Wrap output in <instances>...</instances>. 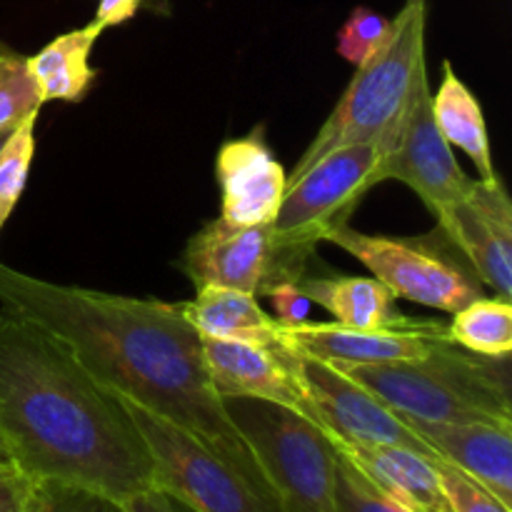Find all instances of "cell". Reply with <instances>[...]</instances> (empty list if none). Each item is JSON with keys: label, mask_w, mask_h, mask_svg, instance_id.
I'll list each match as a JSON object with an SVG mask.
<instances>
[{"label": "cell", "mask_w": 512, "mask_h": 512, "mask_svg": "<svg viewBox=\"0 0 512 512\" xmlns=\"http://www.w3.org/2000/svg\"><path fill=\"white\" fill-rule=\"evenodd\" d=\"M330 443L380 495L393 500L398 508L405 512H450L435 468L440 460H430L395 445H353L335 438H330Z\"/></svg>", "instance_id": "17"}, {"label": "cell", "mask_w": 512, "mask_h": 512, "mask_svg": "<svg viewBox=\"0 0 512 512\" xmlns=\"http://www.w3.org/2000/svg\"><path fill=\"white\" fill-rule=\"evenodd\" d=\"M383 145H348L315 160L305 173L288 180L280 208L268 223V270L263 288L278 280H303L315 248L325 235L350 223V215L370 188L378 185L375 168Z\"/></svg>", "instance_id": "4"}, {"label": "cell", "mask_w": 512, "mask_h": 512, "mask_svg": "<svg viewBox=\"0 0 512 512\" xmlns=\"http://www.w3.org/2000/svg\"><path fill=\"white\" fill-rule=\"evenodd\" d=\"M35 123L38 115H30L15 125L0 148V230L13 215L28 183V170L35 155Z\"/></svg>", "instance_id": "23"}, {"label": "cell", "mask_w": 512, "mask_h": 512, "mask_svg": "<svg viewBox=\"0 0 512 512\" xmlns=\"http://www.w3.org/2000/svg\"><path fill=\"white\" fill-rule=\"evenodd\" d=\"M425 0H408L395 18H390L388 38L378 50L355 68L343 98L328 115L305 153L295 163L288 180L298 178L315 160L338 148L375 143L403 113L415 75L425 65Z\"/></svg>", "instance_id": "5"}, {"label": "cell", "mask_w": 512, "mask_h": 512, "mask_svg": "<svg viewBox=\"0 0 512 512\" xmlns=\"http://www.w3.org/2000/svg\"><path fill=\"white\" fill-rule=\"evenodd\" d=\"M435 468H438L440 488H443L450 512H512L493 493H488L483 485H478L473 478L460 473L458 468H453L445 460L435 463Z\"/></svg>", "instance_id": "28"}, {"label": "cell", "mask_w": 512, "mask_h": 512, "mask_svg": "<svg viewBox=\"0 0 512 512\" xmlns=\"http://www.w3.org/2000/svg\"><path fill=\"white\" fill-rule=\"evenodd\" d=\"M203 355L210 380L220 398H258L283 405L308 418L325 430L318 410L305 398L303 388L290 373L283 350L258 348V345L235 343V340L205 338ZM328 433V430H325Z\"/></svg>", "instance_id": "14"}, {"label": "cell", "mask_w": 512, "mask_h": 512, "mask_svg": "<svg viewBox=\"0 0 512 512\" xmlns=\"http://www.w3.org/2000/svg\"><path fill=\"white\" fill-rule=\"evenodd\" d=\"M123 508L125 512H195L183 500L173 498V495L160 488H150L133 495V498L125 500Z\"/></svg>", "instance_id": "32"}, {"label": "cell", "mask_w": 512, "mask_h": 512, "mask_svg": "<svg viewBox=\"0 0 512 512\" xmlns=\"http://www.w3.org/2000/svg\"><path fill=\"white\" fill-rule=\"evenodd\" d=\"M448 335L455 345L485 358L508 360L512 353V305L503 298H478L453 313Z\"/></svg>", "instance_id": "22"}, {"label": "cell", "mask_w": 512, "mask_h": 512, "mask_svg": "<svg viewBox=\"0 0 512 512\" xmlns=\"http://www.w3.org/2000/svg\"><path fill=\"white\" fill-rule=\"evenodd\" d=\"M440 343H453V340L448 335V325L433 320H415L413 325L403 328H348V325L308 320L295 328H285V348L330 365L405 363V360L425 358Z\"/></svg>", "instance_id": "12"}, {"label": "cell", "mask_w": 512, "mask_h": 512, "mask_svg": "<svg viewBox=\"0 0 512 512\" xmlns=\"http://www.w3.org/2000/svg\"><path fill=\"white\" fill-rule=\"evenodd\" d=\"M263 295L273 303V318L280 325H285V328H295V325H303L310 320L308 315L313 303H310V298L305 295L303 285L298 280H278V283H270L263 290Z\"/></svg>", "instance_id": "29"}, {"label": "cell", "mask_w": 512, "mask_h": 512, "mask_svg": "<svg viewBox=\"0 0 512 512\" xmlns=\"http://www.w3.org/2000/svg\"><path fill=\"white\" fill-rule=\"evenodd\" d=\"M380 145L383 158L375 168V180L405 183L433 215L463 198L473 183L453 155V145L435 125L428 63L415 75L403 113L380 138Z\"/></svg>", "instance_id": "8"}, {"label": "cell", "mask_w": 512, "mask_h": 512, "mask_svg": "<svg viewBox=\"0 0 512 512\" xmlns=\"http://www.w3.org/2000/svg\"><path fill=\"white\" fill-rule=\"evenodd\" d=\"M223 405L283 512H338L335 448L325 430L268 400L223 398Z\"/></svg>", "instance_id": "6"}, {"label": "cell", "mask_w": 512, "mask_h": 512, "mask_svg": "<svg viewBox=\"0 0 512 512\" xmlns=\"http://www.w3.org/2000/svg\"><path fill=\"white\" fill-rule=\"evenodd\" d=\"M445 463L458 468L512 510V425L433 423L403 418Z\"/></svg>", "instance_id": "16"}, {"label": "cell", "mask_w": 512, "mask_h": 512, "mask_svg": "<svg viewBox=\"0 0 512 512\" xmlns=\"http://www.w3.org/2000/svg\"><path fill=\"white\" fill-rule=\"evenodd\" d=\"M0 463L125 503L155 488L123 403L38 320L0 305Z\"/></svg>", "instance_id": "2"}, {"label": "cell", "mask_w": 512, "mask_h": 512, "mask_svg": "<svg viewBox=\"0 0 512 512\" xmlns=\"http://www.w3.org/2000/svg\"><path fill=\"white\" fill-rule=\"evenodd\" d=\"M290 373L313 403L330 438L353 445H395L430 460H443L398 413L335 365L283 348Z\"/></svg>", "instance_id": "10"}, {"label": "cell", "mask_w": 512, "mask_h": 512, "mask_svg": "<svg viewBox=\"0 0 512 512\" xmlns=\"http://www.w3.org/2000/svg\"><path fill=\"white\" fill-rule=\"evenodd\" d=\"M390 18L370 8H355L338 33V53L355 68L363 65L388 38Z\"/></svg>", "instance_id": "26"}, {"label": "cell", "mask_w": 512, "mask_h": 512, "mask_svg": "<svg viewBox=\"0 0 512 512\" xmlns=\"http://www.w3.org/2000/svg\"><path fill=\"white\" fill-rule=\"evenodd\" d=\"M325 243L338 245L360 260L373 273V278L393 293V298L413 300L425 308L443 310L450 315L483 298L480 280L433 250V245L425 240L365 235L348 223L330 230Z\"/></svg>", "instance_id": "9"}, {"label": "cell", "mask_w": 512, "mask_h": 512, "mask_svg": "<svg viewBox=\"0 0 512 512\" xmlns=\"http://www.w3.org/2000/svg\"><path fill=\"white\" fill-rule=\"evenodd\" d=\"M0 305L58 333L105 388L188 430L280 505L210 380L203 335L185 318L183 303L50 283L0 265Z\"/></svg>", "instance_id": "1"}, {"label": "cell", "mask_w": 512, "mask_h": 512, "mask_svg": "<svg viewBox=\"0 0 512 512\" xmlns=\"http://www.w3.org/2000/svg\"><path fill=\"white\" fill-rule=\"evenodd\" d=\"M25 512H125L123 503L73 485L33 480Z\"/></svg>", "instance_id": "25"}, {"label": "cell", "mask_w": 512, "mask_h": 512, "mask_svg": "<svg viewBox=\"0 0 512 512\" xmlns=\"http://www.w3.org/2000/svg\"><path fill=\"white\" fill-rule=\"evenodd\" d=\"M438 225L450 243L468 258L480 285L495 298L512 295V205L498 175L473 180L468 193L440 210Z\"/></svg>", "instance_id": "11"}, {"label": "cell", "mask_w": 512, "mask_h": 512, "mask_svg": "<svg viewBox=\"0 0 512 512\" xmlns=\"http://www.w3.org/2000/svg\"><path fill=\"white\" fill-rule=\"evenodd\" d=\"M185 318L205 338L235 340L268 350L285 348V328L265 313L255 295L228 288H203L183 303Z\"/></svg>", "instance_id": "18"}, {"label": "cell", "mask_w": 512, "mask_h": 512, "mask_svg": "<svg viewBox=\"0 0 512 512\" xmlns=\"http://www.w3.org/2000/svg\"><path fill=\"white\" fill-rule=\"evenodd\" d=\"M43 108L28 58L0 48V133L13 130Z\"/></svg>", "instance_id": "24"}, {"label": "cell", "mask_w": 512, "mask_h": 512, "mask_svg": "<svg viewBox=\"0 0 512 512\" xmlns=\"http://www.w3.org/2000/svg\"><path fill=\"white\" fill-rule=\"evenodd\" d=\"M335 368L383 400L400 418L512 425L508 360L485 358L455 343H440L420 360L340 363Z\"/></svg>", "instance_id": "3"}, {"label": "cell", "mask_w": 512, "mask_h": 512, "mask_svg": "<svg viewBox=\"0 0 512 512\" xmlns=\"http://www.w3.org/2000/svg\"><path fill=\"white\" fill-rule=\"evenodd\" d=\"M33 480L8 463H0V512H25Z\"/></svg>", "instance_id": "30"}, {"label": "cell", "mask_w": 512, "mask_h": 512, "mask_svg": "<svg viewBox=\"0 0 512 512\" xmlns=\"http://www.w3.org/2000/svg\"><path fill=\"white\" fill-rule=\"evenodd\" d=\"M178 268L195 290L228 288L258 298L268 270V228L210 220L188 240Z\"/></svg>", "instance_id": "13"}, {"label": "cell", "mask_w": 512, "mask_h": 512, "mask_svg": "<svg viewBox=\"0 0 512 512\" xmlns=\"http://www.w3.org/2000/svg\"><path fill=\"white\" fill-rule=\"evenodd\" d=\"M310 303L333 315V323L348 328H403L415 320L405 318L395 310V298L383 283L375 278H313L305 275L300 280Z\"/></svg>", "instance_id": "19"}, {"label": "cell", "mask_w": 512, "mask_h": 512, "mask_svg": "<svg viewBox=\"0 0 512 512\" xmlns=\"http://www.w3.org/2000/svg\"><path fill=\"white\" fill-rule=\"evenodd\" d=\"M143 5L158 8V0H98V10H95L93 23L98 25L100 30L113 28V25H120L125 23V20L133 18Z\"/></svg>", "instance_id": "31"}, {"label": "cell", "mask_w": 512, "mask_h": 512, "mask_svg": "<svg viewBox=\"0 0 512 512\" xmlns=\"http://www.w3.org/2000/svg\"><path fill=\"white\" fill-rule=\"evenodd\" d=\"M335 510L338 512H405L380 495L368 480L335 450Z\"/></svg>", "instance_id": "27"}, {"label": "cell", "mask_w": 512, "mask_h": 512, "mask_svg": "<svg viewBox=\"0 0 512 512\" xmlns=\"http://www.w3.org/2000/svg\"><path fill=\"white\" fill-rule=\"evenodd\" d=\"M223 213L228 223L263 225L275 218L288 188V173L275 160L260 128L245 138L228 140L215 160Z\"/></svg>", "instance_id": "15"}, {"label": "cell", "mask_w": 512, "mask_h": 512, "mask_svg": "<svg viewBox=\"0 0 512 512\" xmlns=\"http://www.w3.org/2000/svg\"><path fill=\"white\" fill-rule=\"evenodd\" d=\"M433 118L443 138L450 145H458L470 160L483 180L493 178L495 165L490 153L488 125H485L483 108L473 90L455 75L453 65L443 63V80L433 95Z\"/></svg>", "instance_id": "21"}, {"label": "cell", "mask_w": 512, "mask_h": 512, "mask_svg": "<svg viewBox=\"0 0 512 512\" xmlns=\"http://www.w3.org/2000/svg\"><path fill=\"white\" fill-rule=\"evenodd\" d=\"M100 33L103 30L98 25L88 23L85 28L58 35L45 48L30 55V73H33L43 103H50V100L78 103L85 98L98 75V70L90 65V53Z\"/></svg>", "instance_id": "20"}, {"label": "cell", "mask_w": 512, "mask_h": 512, "mask_svg": "<svg viewBox=\"0 0 512 512\" xmlns=\"http://www.w3.org/2000/svg\"><path fill=\"white\" fill-rule=\"evenodd\" d=\"M8 135H10V130H5V133H0V148H3V143H5V140H8Z\"/></svg>", "instance_id": "33"}, {"label": "cell", "mask_w": 512, "mask_h": 512, "mask_svg": "<svg viewBox=\"0 0 512 512\" xmlns=\"http://www.w3.org/2000/svg\"><path fill=\"white\" fill-rule=\"evenodd\" d=\"M118 400L148 445L155 488L183 500L195 512H283L188 430L125 395H118Z\"/></svg>", "instance_id": "7"}]
</instances>
